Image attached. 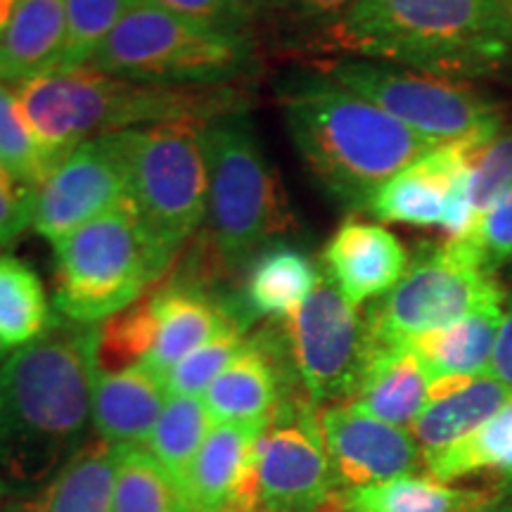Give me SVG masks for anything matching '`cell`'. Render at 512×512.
<instances>
[{"label": "cell", "instance_id": "obj_49", "mask_svg": "<svg viewBox=\"0 0 512 512\" xmlns=\"http://www.w3.org/2000/svg\"><path fill=\"white\" fill-rule=\"evenodd\" d=\"M0 491H3V484H0Z\"/></svg>", "mask_w": 512, "mask_h": 512}, {"label": "cell", "instance_id": "obj_42", "mask_svg": "<svg viewBox=\"0 0 512 512\" xmlns=\"http://www.w3.org/2000/svg\"><path fill=\"white\" fill-rule=\"evenodd\" d=\"M472 512H512V486H508V491H505V494L491 496L489 501H486L484 505H479V508Z\"/></svg>", "mask_w": 512, "mask_h": 512}, {"label": "cell", "instance_id": "obj_13", "mask_svg": "<svg viewBox=\"0 0 512 512\" xmlns=\"http://www.w3.org/2000/svg\"><path fill=\"white\" fill-rule=\"evenodd\" d=\"M126 197L128 181L117 138L107 133L74 147L48 171L34 190L31 226L55 245Z\"/></svg>", "mask_w": 512, "mask_h": 512}, {"label": "cell", "instance_id": "obj_9", "mask_svg": "<svg viewBox=\"0 0 512 512\" xmlns=\"http://www.w3.org/2000/svg\"><path fill=\"white\" fill-rule=\"evenodd\" d=\"M325 76L361 95L432 145L482 147L505 124L503 110L467 81L370 60H335Z\"/></svg>", "mask_w": 512, "mask_h": 512}, {"label": "cell", "instance_id": "obj_24", "mask_svg": "<svg viewBox=\"0 0 512 512\" xmlns=\"http://www.w3.org/2000/svg\"><path fill=\"white\" fill-rule=\"evenodd\" d=\"M503 306L472 313L448 328L432 330L411 339V349L420 356L432 380L437 377H475L491 373Z\"/></svg>", "mask_w": 512, "mask_h": 512}, {"label": "cell", "instance_id": "obj_34", "mask_svg": "<svg viewBox=\"0 0 512 512\" xmlns=\"http://www.w3.org/2000/svg\"><path fill=\"white\" fill-rule=\"evenodd\" d=\"M0 166H5L12 176L31 188H38L55 166L19 110L17 93L3 81H0Z\"/></svg>", "mask_w": 512, "mask_h": 512}, {"label": "cell", "instance_id": "obj_18", "mask_svg": "<svg viewBox=\"0 0 512 512\" xmlns=\"http://www.w3.org/2000/svg\"><path fill=\"white\" fill-rule=\"evenodd\" d=\"M510 396L512 389L491 373L432 380L425 408L411 427L420 446L422 465L479 430Z\"/></svg>", "mask_w": 512, "mask_h": 512}, {"label": "cell", "instance_id": "obj_11", "mask_svg": "<svg viewBox=\"0 0 512 512\" xmlns=\"http://www.w3.org/2000/svg\"><path fill=\"white\" fill-rule=\"evenodd\" d=\"M285 337L306 396L316 403L351 401L368 356V325L332 283L285 318Z\"/></svg>", "mask_w": 512, "mask_h": 512}, {"label": "cell", "instance_id": "obj_39", "mask_svg": "<svg viewBox=\"0 0 512 512\" xmlns=\"http://www.w3.org/2000/svg\"><path fill=\"white\" fill-rule=\"evenodd\" d=\"M34 190L0 166V245H8L31 226Z\"/></svg>", "mask_w": 512, "mask_h": 512}, {"label": "cell", "instance_id": "obj_28", "mask_svg": "<svg viewBox=\"0 0 512 512\" xmlns=\"http://www.w3.org/2000/svg\"><path fill=\"white\" fill-rule=\"evenodd\" d=\"M53 325L48 294L22 259L0 254V349H22Z\"/></svg>", "mask_w": 512, "mask_h": 512}, {"label": "cell", "instance_id": "obj_15", "mask_svg": "<svg viewBox=\"0 0 512 512\" xmlns=\"http://www.w3.org/2000/svg\"><path fill=\"white\" fill-rule=\"evenodd\" d=\"M268 422H216L183 489L195 512H252L261 505L259 439Z\"/></svg>", "mask_w": 512, "mask_h": 512}, {"label": "cell", "instance_id": "obj_10", "mask_svg": "<svg viewBox=\"0 0 512 512\" xmlns=\"http://www.w3.org/2000/svg\"><path fill=\"white\" fill-rule=\"evenodd\" d=\"M505 299L496 275L467 259L453 240L422 247L399 283L370 309L368 342L408 344L472 313L503 306Z\"/></svg>", "mask_w": 512, "mask_h": 512}, {"label": "cell", "instance_id": "obj_43", "mask_svg": "<svg viewBox=\"0 0 512 512\" xmlns=\"http://www.w3.org/2000/svg\"><path fill=\"white\" fill-rule=\"evenodd\" d=\"M19 0H0V34L8 29L12 15H15Z\"/></svg>", "mask_w": 512, "mask_h": 512}, {"label": "cell", "instance_id": "obj_50", "mask_svg": "<svg viewBox=\"0 0 512 512\" xmlns=\"http://www.w3.org/2000/svg\"><path fill=\"white\" fill-rule=\"evenodd\" d=\"M0 494H3V491H0Z\"/></svg>", "mask_w": 512, "mask_h": 512}, {"label": "cell", "instance_id": "obj_30", "mask_svg": "<svg viewBox=\"0 0 512 512\" xmlns=\"http://www.w3.org/2000/svg\"><path fill=\"white\" fill-rule=\"evenodd\" d=\"M427 472L437 482L451 484L456 479L501 472L512 479V396L484 422L479 430L460 444L446 448L437 458L427 460Z\"/></svg>", "mask_w": 512, "mask_h": 512}, {"label": "cell", "instance_id": "obj_38", "mask_svg": "<svg viewBox=\"0 0 512 512\" xmlns=\"http://www.w3.org/2000/svg\"><path fill=\"white\" fill-rule=\"evenodd\" d=\"M171 15H178L190 22L204 24L233 34H247V24L252 15L242 8L238 0H147Z\"/></svg>", "mask_w": 512, "mask_h": 512}, {"label": "cell", "instance_id": "obj_21", "mask_svg": "<svg viewBox=\"0 0 512 512\" xmlns=\"http://www.w3.org/2000/svg\"><path fill=\"white\" fill-rule=\"evenodd\" d=\"M152 304L157 335L150 356L143 363L164 382L185 356L202 347L233 316L228 306L214 302L202 287L190 283H162L152 292Z\"/></svg>", "mask_w": 512, "mask_h": 512}, {"label": "cell", "instance_id": "obj_23", "mask_svg": "<svg viewBox=\"0 0 512 512\" xmlns=\"http://www.w3.org/2000/svg\"><path fill=\"white\" fill-rule=\"evenodd\" d=\"M67 36L64 0H19L0 34V81L22 83L60 67Z\"/></svg>", "mask_w": 512, "mask_h": 512}, {"label": "cell", "instance_id": "obj_19", "mask_svg": "<svg viewBox=\"0 0 512 512\" xmlns=\"http://www.w3.org/2000/svg\"><path fill=\"white\" fill-rule=\"evenodd\" d=\"M432 375L411 344L368 342L366 366L351 406L389 425L411 430L430 394Z\"/></svg>", "mask_w": 512, "mask_h": 512}, {"label": "cell", "instance_id": "obj_36", "mask_svg": "<svg viewBox=\"0 0 512 512\" xmlns=\"http://www.w3.org/2000/svg\"><path fill=\"white\" fill-rule=\"evenodd\" d=\"M467 188L475 221L503 195L512 192V124H503L489 143L472 152Z\"/></svg>", "mask_w": 512, "mask_h": 512}, {"label": "cell", "instance_id": "obj_3", "mask_svg": "<svg viewBox=\"0 0 512 512\" xmlns=\"http://www.w3.org/2000/svg\"><path fill=\"white\" fill-rule=\"evenodd\" d=\"M17 102L50 162L107 133L157 124H209L240 114L245 98L230 86H162L128 81L93 67L50 69L17 83Z\"/></svg>", "mask_w": 512, "mask_h": 512}, {"label": "cell", "instance_id": "obj_26", "mask_svg": "<svg viewBox=\"0 0 512 512\" xmlns=\"http://www.w3.org/2000/svg\"><path fill=\"white\" fill-rule=\"evenodd\" d=\"M323 283L318 266L302 249L290 245L266 247L249 264L245 302L254 316L287 318Z\"/></svg>", "mask_w": 512, "mask_h": 512}, {"label": "cell", "instance_id": "obj_37", "mask_svg": "<svg viewBox=\"0 0 512 512\" xmlns=\"http://www.w3.org/2000/svg\"><path fill=\"white\" fill-rule=\"evenodd\" d=\"M470 261L494 275L498 268L512 264V192L472 223L463 238L453 240Z\"/></svg>", "mask_w": 512, "mask_h": 512}, {"label": "cell", "instance_id": "obj_6", "mask_svg": "<svg viewBox=\"0 0 512 512\" xmlns=\"http://www.w3.org/2000/svg\"><path fill=\"white\" fill-rule=\"evenodd\" d=\"M171 261L126 197L55 242V304L64 320L95 325L136 304Z\"/></svg>", "mask_w": 512, "mask_h": 512}, {"label": "cell", "instance_id": "obj_46", "mask_svg": "<svg viewBox=\"0 0 512 512\" xmlns=\"http://www.w3.org/2000/svg\"><path fill=\"white\" fill-rule=\"evenodd\" d=\"M0 363H3V349H0Z\"/></svg>", "mask_w": 512, "mask_h": 512}, {"label": "cell", "instance_id": "obj_1", "mask_svg": "<svg viewBox=\"0 0 512 512\" xmlns=\"http://www.w3.org/2000/svg\"><path fill=\"white\" fill-rule=\"evenodd\" d=\"M318 29L332 53L456 81L512 72V15L503 0H358Z\"/></svg>", "mask_w": 512, "mask_h": 512}, {"label": "cell", "instance_id": "obj_8", "mask_svg": "<svg viewBox=\"0 0 512 512\" xmlns=\"http://www.w3.org/2000/svg\"><path fill=\"white\" fill-rule=\"evenodd\" d=\"M207 124H157L114 133L126 169L128 200L166 254L176 256L207 219Z\"/></svg>", "mask_w": 512, "mask_h": 512}, {"label": "cell", "instance_id": "obj_27", "mask_svg": "<svg viewBox=\"0 0 512 512\" xmlns=\"http://www.w3.org/2000/svg\"><path fill=\"white\" fill-rule=\"evenodd\" d=\"M491 496L437 482L432 477H396L389 482L347 489L344 512H472Z\"/></svg>", "mask_w": 512, "mask_h": 512}, {"label": "cell", "instance_id": "obj_12", "mask_svg": "<svg viewBox=\"0 0 512 512\" xmlns=\"http://www.w3.org/2000/svg\"><path fill=\"white\" fill-rule=\"evenodd\" d=\"M335 491L318 406L309 396L278 403L259 439V494L268 512H313Z\"/></svg>", "mask_w": 512, "mask_h": 512}, {"label": "cell", "instance_id": "obj_35", "mask_svg": "<svg viewBox=\"0 0 512 512\" xmlns=\"http://www.w3.org/2000/svg\"><path fill=\"white\" fill-rule=\"evenodd\" d=\"M242 320L230 316L214 337L207 339L202 347L183 358L178 366L166 377L169 396H204L209 384L223 373V368L233 361L235 354L242 349Z\"/></svg>", "mask_w": 512, "mask_h": 512}, {"label": "cell", "instance_id": "obj_22", "mask_svg": "<svg viewBox=\"0 0 512 512\" xmlns=\"http://www.w3.org/2000/svg\"><path fill=\"white\" fill-rule=\"evenodd\" d=\"M280 401L278 366L259 337L242 344L204 392L214 422H268Z\"/></svg>", "mask_w": 512, "mask_h": 512}, {"label": "cell", "instance_id": "obj_4", "mask_svg": "<svg viewBox=\"0 0 512 512\" xmlns=\"http://www.w3.org/2000/svg\"><path fill=\"white\" fill-rule=\"evenodd\" d=\"M283 117L311 176L351 209H368L384 183L437 147L330 79L290 88Z\"/></svg>", "mask_w": 512, "mask_h": 512}, {"label": "cell", "instance_id": "obj_48", "mask_svg": "<svg viewBox=\"0 0 512 512\" xmlns=\"http://www.w3.org/2000/svg\"><path fill=\"white\" fill-rule=\"evenodd\" d=\"M508 486H512V479H510V482H508Z\"/></svg>", "mask_w": 512, "mask_h": 512}, {"label": "cell", "instance_id": "obj_16", "mask_svg": "<svg viewBox=\"0 0 512 512\" xmlns=\"http://www.w3.org/2000/svg\"><path fill=\"white\" fill-rule=\"evenodd\" d=\"M475 145H439L387 181L368 204L380 221L434 228L444 223L458 185L470 171Z\"/></svg>", "mask_w": 512, "mask_h": 512}, {"label": "cell", "instance_id": "obj_20", "mask_svg": "<svg viewBox=\"0 0 512 512\" xmlns=\"http://www.w3.org/2000/svg\"><path fill=\"white\" fill-rule=\"evenodd\" d=\"M166 382L145 363L98 370L93 387V422L110 444H147L166 406Z\"/></svg>", "mask_w": 512, "mask_h": 512}, {"label": "cell", "instance_id": "obj_45", "mask_svg": "<svg viewBox=\"0 0 512 512\" xmlns=\"http://www.w3.org/2000/svg\"><path fill=\"white\" fill-rule=\"evenodd\" d=\"M505 5H508V10H510V15H512V0H503Z\"/></svg>", "mask_w": 512, "mask_h": 512}, {"label": "cell", "instance_id": "obj_40", "mask_svg": "<svg viewBox=\"0 0 512 512\" xmlns=\"http://www.w3.org/2000/svg\"><path fill=\"white\" fill-rule=\"evenodd\" d=\"M505 311L498 330L494 358H491V375L501 380L505 387L512 389V294L505 299Z\"/></svg>", "mask_w": 512, "mask_h": 512}, {"label": "cell", "instance_id": "obj_32", "mask_svg": "<svg viewBox=\"0 0 512 512\" xmlns=\"http://www.w3.org/2000/svg\"><path fill=\"white\" fill-rule=\"evenodd\" d=\"M157 335V316L152 292L140 297L117 316L107 318L98 330V370H121L143 363L150 356Z\"/></svg>", "mask_w": 512, "mask_h": 512}, {"label": "cell", "instance_id": "obj_47", "mask_svg": "<svg viewBox=\"0 0 512 512\" xmlns=\"http://www.w3.org/2000/svg\"><path fill=\"white\" fill-rule=\"evenodd\" d=\"M510 278H512V264H510Z\"/></svg>", "mask_w": 512, "mask_h": 512}, {"label": "cell", "instance_id": "obj_7", "mask_svg": "<svg viewBox=\"0 0 512 512\" xmlns=\"http://www.w3.org/2000/svg\"><path fill=\"white\" fill-rule=\"evenodd\" d=\"M252 50L247 34L204 27L138 0L88 67L162 86H228L247 72Z\"/></svg>", "mask_w": 512, "mask_h": 512}, {"label": "cell", "instance_id": "obj_5", "mask_svg": "<svg viewBox=\"0 0 512 512\" xmlns=\"http://www.w3.org/2000/svg\"><path fill=\"white\" fill-rule=\"evenodd\" d=\"M204 150L209 164L207 264L238 271L294 226L292 207L245 114L209 121Z\"/></svg>", "mask_w": 512, "mask_h": 512}, {"label": "cell", "instance_id": "obj_41", "mask_svg": "<svg viewBox=\"0 0 512 512\" xmlns=\"http://www.w3.org/2000/svg\"><path fill=\"white\" fill-rule=\"evenodd\" d=\"M358 0H287V5L297 12L299 17L309 19L316 27L342 17L349 8H354Z\"/></svg>", "mask_w": 512, "mask_h": 512}, {"label": "cell", "instance_id": "obj_2", "mask_svg": "<svg viewBox=\"0 0 512 512\" xmlns=\"http://www.w3.org/2000/svg\"><path fill=\"white\" fill-rule=\"evenodd\" d=\"M98 328L53 320L0 363V472L41 482L74 456L93 415Z\"/></svg>", "mask_w": 512, "mask_h": 512}, {"label": "cell", "instance_id": "obj_33", "mask_svg": "<svg viewBox=\"0 0 512 512\" xmlns=\"http://www.w3.org/2000/svg\"><path fill=\"white\" fill-rule=\"evenodd\" d=\"M136 3L138 0H64L67 36L57 69L88 67L121 17Z\"/></svg>", "mask_w": 512, "mask_h": 512}, {"label": "cell", "instance_id": "obj_31", "mask_svg": "<svg viewBox=\"0 0 512 512\" xmlns=\"http://www.w3.org/2000/svg\"><path fill=\"white\" fill-rule=\"evenodd\" d=\"M216 422L200 396H169L147 439L152 458L183 486L192 460Z\"/></svg>", "mask_w": 512, "mask_h": 512}, {"label": "cell", "instance_id": "obj_14", "mask_svg": "<svg viewBox=\"0 0 512 512\" xmlns=\"http://www.w3.org/2000/svg\"><path fill=\"white\" fill-rule=\"evenodd\" d=\"M320 430L335 484L344 486V491L406 477L422 463L411 430L377 420L351 403L323 408Z\"/></svg>", "mask_w": 512, "mask_h": 512}, {"label": "cell", "instance_id": "obj_17", "mask_svg": "<svg viewBox=\"0 0 512 512\" xmlns=\"http://www.w3.org/2000/svg\"><path fill=\"white\" fill-rule=\"evenodd\" d=\"M330 283L351 306L382 297L411 266L406 247L380 223L349 219L335 230L323 249Z\"/></svg>", "mask_w": 512, "mask_h": 512}, {"label": "cell", "instance_id": "obj_44", "mask_svg": "<svg viewBox=\"0 0 512 512\" xmlns=\"http://www.w3.org/2000/svg\"><path fill=\"white\" fill-rule=\"evenodd\" d=\"M238 3L242 5V8H245L249 15H256V12H261V10H266V8H271V5L275 3V0H238Z\"/></svg>", "mask_w": 512, "mask_h": 512}, {"label": "cell", "instance_id": "obj_25", "mask_svg": "<svg viewBox=\"0 0 512 512\" xmlns=\"http://www.w3.org/2000/svg\"><path fill=\"white\" fill-rule=\"evenodd\" d=\"M119 444L100 439L76 451L27 512H112Z\"/></svg>", "mask_w": 512, "mask_h": 512}, {"label": "cell", "instance_id": "obj_29", "mask_svg": "<svg viewBox=\"0 0 512 512\" xmlns=\"http://www.w3.org/2000/svg\"><path fill=\"white\" fill-rule=\"evenodd\" d=\"M112 512H195L188 494L140 444H119Z\"/></svg>", "mask_w": 512, "mask_h": 512}]
</instances>
